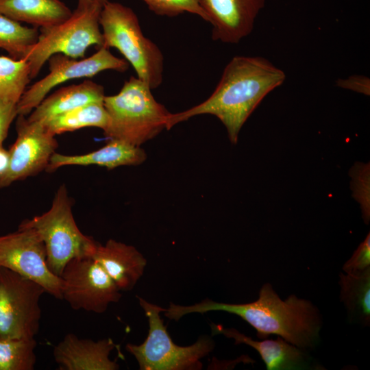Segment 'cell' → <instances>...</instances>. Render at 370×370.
<instances>
[{"mask_svg":"<svg viewBox=\"0 0 370 370\" xmlns=\"http://www.w3.org/2000/svg\"><path fill=\"white\" fill-rule=\"evenodd\" d=\"M354 197L360 204L362 217L367 224L370 218L369 164L358 163L352 169Z\"/></svg>","mask_w":370,"mask_h":370,"instance_id":"484cf974","label":"cell"},{"mask_svg":"<svg viewBox=\"0 0 370 370\" xmlns=\"http://www.w3.org/2000/svg\"><path fill=\"white\" fill-rule=\"evenodd\" d=\"M71 207L67 189L62 184L56 191L48 211L25 219L19 225L34 229L39 234L45 246L47 266L59 277L69 261L92 257L99 245L92 237L79 230Z\"/></svg>","mask_w":370,"mask_h":370,"instance_id":"5b68a950","label":"cell"},{"mask_svg":"<svg viewBox=\"0 0 370 370\" xmlns=\"http://www.w3.org/2000/svg\"><path fill=\"white\" fill-rule=\"evenodd\" d=\"M121 291H131L143 275L147 260L134 246L109 239L99 244L91 257Z\"/></svg>","mask_w":370,"mask_h":370,"instance_id":"9a60e30c","label":"cell"},{"mask_svg":"<svg viewBox=\"0 0 370 370\" xmlns=\"http://www.w3.org/2000/svg\"><path fill=\"white\" fill-rule=\"evenodd\" d=\"M147 158L145 151L125 142L110 139L101 148L82 155H64L54 153L46 168L51 173L68 165H98L113 169L120 166H132L142 164Z\"/></svg>","mask_w":370,"mask_h":370,"instance_id":"e0dca14e","label":"cell"},{"mask_svg":"<svg viewBox=\"0 0 370 370\" xmlns=\"http://www.w3.org/2000/svg\"><path fill=\"white\" fill-rule=\"evenodd\" d=\"M0 14L40 29L64 21L72 11L60 0H0Z\"/></svg>","mask_w":370,"mask_h":370,"instance_id":"d6986e66","label":"cell"},{"mask_svg":"<svg viewBox=\"0 0 370 370\" xmlns=\"http://www.w3.org/2000/svg\"><path fill=\"white\" fill-rule=\"evenodd\" d=\"M18 116L17 103L0 99V144L3 145L9 128L14 119Z\"/></svg>","mask_w":370,"mask_h":370,"instance_id":"83f0119b","label":"cell"},{"mask_svg":"<svg viewBox=\"0 0 370 370\" xmlns=\"http://www.w3.org/2000/svg\"><path fill=\"white\" fill-rule=\"evenodd\" d=\"M9 163V153L3 145H0V175L7 169Z\"/></svg>","mask_w":370,"mask_h":370,"instance_id":"f546056e","label":"cell"},{"mask_svg":"<svg viewBox=\"0 0 370 370\" xmlns=\"http://www.w3.org/2000/svg\"><path fill=\"white\" fill-rule=\"evenodd\" d=\"M286 79L284 72L260 56H234L225 66L212 95L185 111L170 114L166 130L200 114L217 117L225 127L231 143L261 101Z\"/></svg>","mask_w":370,"mask_h":370,"instance_id":"6da1fadb","label":"cell"},{"mask_svg":"<svg viewBox=\"0 0 370 370\" xmlns=\"http://www.w3.org/2000/svg\"><path fill=\"white\" fill-rule=\"evenodd\" d=\"M0 267L38 283L62 299L60 278L49 269L45 244L34 229L18 225L16 232L0 236Z\"/></svg>","mask_w":370,"mask_h":370,"instance_id":"8fae6325","label":"cell"},{"mask_svg":"<svg viewBox=\"0 0 370 370\" xmlns=\"http://www.w3.org/2000/svg\"><path fill=\"white\" fill-rule=\"evenodd\" d=\"M39 29L23 25L0 14V49L15 60H24L38 41Z\"/></svg>","mask_w":370,"mask_h":370,"instance_id":"7402d4cb","label":"cell"},{"mask_svg":"<svg viewBox=\"0 0 370 370\" xmlns=\"http://www.w3.org/2000/svg\"><path fill=\"white\" fill-rule=\"evenodd\" d=\"M151 89L131 76L118 94L105 96L109 120L103 133L107 138L140 147L166 129L171 113L155 99Z\"/></svg>","mask_w":370,"mask_h":370,"instance_id":"3957f363","label":"cell"},{"mask_svg":"<svg viewBox=\"0 0 370 370\" xmlns=\"http://www.w3.org/2000/svg\"><path fill=\"white\" fill-rule=\"evenodd\" d=\"M149 322L148 336L140 345L127 343L126 350L137 360L141 370H198L201 359L214 349V343L202 336L191 345L180 346L171 339L160 317L163 308L138 297Z\"/></svg>","mask_w":370,"mask_h":370,"instance_id":"52a82bcc","label":"cell"},{"mask_svg":"<svg viewBox=\"0 0 370 370\" xmlns=\"http://www.w3.org/2000/svg\"><path fill=\"white\" fill-rule=\"evenodd\" d=\"M16 130L17 137L8 151V168L0 175L1 188L46 169L58 146L55 136L42 123L30 121L25 116L18 115Z\"/></svg>","mask_w":370,"mask_h":370,"instance_id":"7c38bea8","label":"cell"},{"mask_svg":"<svg viewBox=\"0 0 370 370\" xmlns=\"http://www.w3.org/2000/svg\"><path fill=\"white\" fill-rule=\"evenodd\" d=\"M60 278L62 299L76 310L103 313L122 296L114 282L91 257L71 260Z\"/></svg>","mask_w":370,"mask_h":370,"instance_id":"9c48e42d","label":"cell"},{"mask_svg":"<svg viewBox=\"0 0 370 370\" xmlns=\"http://www.w3.org/2000/svg\"><path fill=\"white\" fill-rule=\"evenodd\" d=\"M341 300L349 319L363 326L370 323V268L353 273H340Z\"/></svg>","mask_w":370,"mask_h":370,"instance_id":"ffe728a7","label":"cell"},{"mask_svg":"<svg viewBox=\"0 0 370 370\" xmlns=\"http://www.w3.org/2000/svg\"><path fill=\"white\" fill-rule=\"evenodd\" d=\"M31 79L25 60L0 56V99L18 103Z\"/></svg>","mask_w":370,"mask_h":370,"instance_id":"603a6c76","label":"cell"},{"mask_svg":"<svg viewBox=\"0 0 370 370\" xmlns=\"http://www.w3.org/2000/svg\"><path fill=\"white\" fill-rule=\"evenodd\" d=\"M336 86L369 95L370 80L363 75H355L349 76L347 79H339L336 81Z\"/></svg>","mask_w":370,"mask_h":370,"instance_id":"f1b7e54d","label":"cell"},{"mask_svg":"<svg viewBox=\"0 0 370 370\" xmlns=\"http://www.w3.org/2000/svg\"><path fill=\"white\" fill-rule=\"evenodd\" d=\"M99 24L102 47L119 50L132 66L138 78L152 89L158 88L163 80V54L145 36L133 10L120 3L107 1L100 14Z\"/></svg>","mask_w":370,"mask_h":370,"instance_id":"277c9868","label":"cell"},{"mask_svg":"<svg viewBox=\"0 0 370 370\" xmlns=\"http://www.w3.org/2000/svg\"><path fill=\"white\" fill-rule=\"evenodd\" d=\"M370 268V234L359 245L352 256L345 263L343 269L346 273L364 271Z\"/></svg>","mask_w":370,"mask_h":370,"instance_id":"4316f807","label":"cell"},{"mask_svg":"<svg viewBox=\"0 0 370 370\" xmlns=\"http://www.w3.org/2000/svg\"><path fill=\"white\" fill-rule=\"evenodd\" d=\"M200 4L212 25V38L236 44L252 32L265 0H200Z\"/></svg>","mask_w":370,"mask_h":370,"instance_id":"4fadbf2b","label":"cell"},{"mask_svg":"<svg viewBox=\"0 0 370 370\" xmlns=\"http://www.w3.org/2000/svg\"><path fill=\"white\" fill-rule=\"evenodd\" d=\"M225 311L239 316L257 332L260 339L276 334L304 349L312 348L319 339L321 319L310 301L290 295L282 300L269 283L264 284L257 300L247 304H226L206 299L192 306L171 303L164 315L175 321L190 313Z\"/></svg>","mask_w":370,"mask_h":370,"instance_id":"7a4b0ae2","label":"cell"},{"mask_svg":"<svg viewBox=\"0 0 370 370\" xmlns=\"http://www.w3.org/2000/svg\"><path fill=\"white\" fill-rule=\"evenodd\" d=\"M45 293L38 283L0 267V336L35 338L41 319L39 301Z\"/></svg>","mask_w":370,"mask_h":370,"instance_id":"ba28073f","label":"cell"},{"mask_svg":"<svg viewBox=\"0 0 370 370\" xmlns=\"http://www.w3.org/2000/svg\"><path fill=\"white\" fill-rule=\"evenodd\" d=\"M156 14L175 16L188 12L199 16L206 21V15L200 0H141Z\"/></svg>","mask_w":370,"mask_h":370,"instance_id":"d4e9b609","label":"cell"},{"mask_svg":"<svg viewBox=\"0 0 370 370\" xmlns=\"http://www.w3.org/2000/svg\"><path fill=\"white\" fill-rule=\"evenodd\" d=\"M108 0H78L77 6L79 8L86 7L95 3H105Z\"/></svg>","mask_w":370,"mask_h":370,"instance_id":"4dcf8cb0","label":"cell"},{"mask_svg":"<svg viewBox=\"0 0 370 370\" xmlns=\"http://www.w3.org/2000/svg\"><path fill=\"white\" fill-rule=\"evenodd\" d=\"M0 145H1V144H0Z\"/></svg>","mask_w":370,"mask_h":370,"instance_id":"1f68e13d","label":"cell"},{"mask_svg":"<svg viewBox=\"0 0 370 370\" xmlns=\"http://www.w3.org/2000/svg\"><path fill=\"white\" fill-rule=\"evenodd\" d=\"M49 73L25 90L17 103L18 115L26 116L47 97L54 87L65 82L90 78L106 70L124 72L128 62L114 56L108 48L101 47L88 58L75 59L57 53L47 60Z\"/></svg>","mask_w":370,"mask_h":370,"instance_id":"30bf717a","label":"cell"},{"mask_svg":"<svg viewBox=\"0 0 370 370\" xmlns=\"http://www.w3.org/2000/svg\"><path fill=\"white\" fill-rule=\"evenodd\" d=\"M214 334L233 338L235 344L244 343L254 348L264 362L267 370H299L310 366L309 357L305 349L298 347L282 337L276 340L254 341L234 328L211 325Z\"/></svg>","mask_w":370,"mask_h":370,"instance_id":"2e32d148","label":"cell"},{"mask_svg":"<svg viewBox=\"0 0 370 370\" xmlns=\"http://www.w3.org/2000/svg\"><path fill=\"white\" fill-rule=\"evenodd\" d=\"M108 114L103 101L88 103L43 122V125L53 135L72 132L87 127L104 130L108 123Z\"/></svg>","mask_w":370,"mask_h":370,"instance_id":"44dd1931","label":"cell"},{"mask_svg":"<svg viewBox=\"0 0 370 370\" xmlns=\"http://www.w3.org/2000/svg\"><path fill=\"white\" fill-rule=\"evenodd\" d=\"M104 4L95 3L77 7L64 21L39 29L38 41L24 59L29 65L31 79L38 75L45 63L54 54L82 59L90 47H102L99 17Z\"/></svg>","mask_w":370,"mask_h":370,"instance_id":"8992f818","label":"cell"},{"mask_svg":"<svg viewBox=\"0 0 370 370\" xmlns=\"http://www.w3.org/2000/svg\"><path fill=\"white\" fill-rule=\"evenodd\" d=\"M116 347L110 338L95 341L69 333L54 347L53 355L60 370H116L119 365L109 357Z\"/></svg>","mask_w":370,"mask_h":370,"instance_id":"5bb4252c","label":"cell"},{"mask_svg":"<svg viewBox=\"0 0 370 370\" xmlns=\"http://www.w3.org/2000/svg\"><path fill=\"white\" fill-rule=\"evenodd\" d=\"M35 338L0 336V370H33L36 363Z\"/></svg>","mask_w":370,"mask_h":370,"instance_id":"cb8c5ba5","label":"cell"},{"mask_svg":"<svg viewBox=\"0 0 370 370\" xmlns=\"http://www.w3.org/2000/svg\"><path fill=\"white\" fill-rule=\"evenodd\" d=\"M105 96L101 85L86 79L78 84L62 87L46 97L27 119L30 121L43 123L76 108L103 101Z\"/></svg>","mask_w":370,"mask_h":370,"instance_id":"ac0fdd59","label":"cell"}]
</instances>
